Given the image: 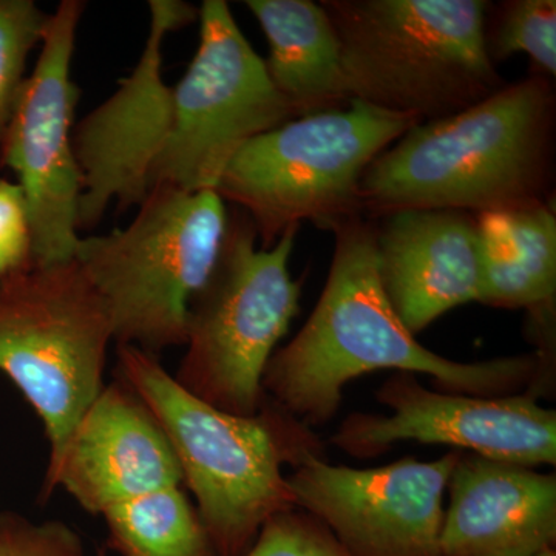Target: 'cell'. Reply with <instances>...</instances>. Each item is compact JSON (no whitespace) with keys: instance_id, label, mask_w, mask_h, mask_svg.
I'll use <instances>...</instances> for the list:
<instances>
[{"instance_id":"cell-1","label":"cell","mask_w":556,"mask_h":556,"mask_svg":"<svg viewBox=\"0 0 556 556\" xmlns=\"http://www.w3.org/2000/svg\"><path fill=\"white\" fill-rule=\"evenodd\" d=\"M331 232L334 255L316 308L263 376L278 407L309 428L325 426L342 407L348 383L380 369L430 376L437 390L467 396L551 394L555 371L536 353L456 362L420 345L380 283L375 223L357 215Z\"/></svg>"},{"instance_id":"cell-2","label":"cell","mask_w":556,"mask_h":556,"mask_svg":"<svg viewBox=\"0 0 556 556\" xmlns=\"http://www.w3.org/2000/svg\"><path fill=\"white\" fill-rule=\"evenodd\" d=\"M555 155L554 80L530 75L463 112L412 127L365 170L362 212L477 215L554 203Z\"/></svg>"},{"instance_id":"cell-3","label":"cell","mask_w":556,"mask_h":556,"mask_svg":"<svg viewBox=\"0 0 556 556\" xmlns=\"http://www.w3.org/2000/svg\"><path fill=\"white\" fill-rule=\"evenodd\" d=\"M116 346L118 376L169 438L214 555H247L270 518L295 507L283 467L325 457L320 438L269 397L254 416L211 407L179 386L159 357Z\"/></svg>"},{"instance_id":"cell-4","label":"cell","mask_w":556,"mask_h":556,"mask_svg":"<svg viewBox=\"0 0 556 556\" xmlns=\"http://www.w3.org/2000/svg\"><path fill=\"white\" fill-rule=\"evenodd\" d=\"M351 100L447 118L507 86L485 49L484 0H321Z\"/></svg>"},{"instance_id":"cell-5","label":"cell","mask_w":556,"mask_h":556,"mask_svg":"<svg viewBox=\"0 0 556 556\" xmlns=\"http://www.w3.org/2000/svg\"><path fill=\"white\" fill-rule=\"evenodd\" d=\"M123 229L80 237L75 260L104 300L116 345L185 346L190 302L217 265L229 212L215 190L156 186Z\"/></svg>"},{"instance_id":"cell-6","label":"cell","mask_w":556,"mask_h":556,"mask_svg":"<svg viewBox=\"0 0 556 556\" xmlns=\"http://www.w3.org/2000/svg\"><path fill=\"white\" fill-rule=\"evenodd\" d=\"M415 126L408 116L358 100L291 119L241 148L215 192L248 215L265 249L302 222L332 230L364 215L365 170Z\"/></svg>"},{"instance_id":"cell-7","label":"cell","mask_w":556,"mask_h":556,"mask_svg":"<svg viewBox=\"0 0 556 556\" xmlns=\"http://www.w3.org/2000/svg\"><path fill=\"white\" fill-rule=\"evenodd\" d=\"M298 232L258 249L248 215L229 212L217 265L190 302L186 354L174 376L211 407L254 416L268 401L265 369L300 309L302 283L288 268Z\"/></svg>"},{"instance_id":"cell-8","label":"cell","mask_w":556,"mask_h":556,"mask_svg":"<svg viewBox=\"0 0 556 556\" xmlns=\"http://www.w3.org/2000/svg\"><path fill=\"white\" fill-rule=\"evenodd\" d=\"M112 320L75 258L0 278V371L42 420L50 457L104 388Z\"/></svg>"},{"instance_id":"cell-9","label":"cell","mask_w":556,"mask_h":556,"mask_svg":"<svg viewBox=\"0 0 556 556\" xmlns=\"http://www.w3.org/2000/svg\"><path fill=\"white\" fill-rule=\"evenodd\" d=\"M199 20V49L172 86L169 137L153 166L150 189L215 190L241 148L294 119L228 2L204 0Z\"/></svg>"},{"instance_id":"cell-10","label":"cell","mask_w":556,"mask_h":556,"mask_svg":"<svg viewBox=\"0 0 556 556\" xmlns=\"http://www.w3.org/2000/svg\"><path fill=\"white\" fill-rule=\"evenodd\" d=\"M83 0H62L40 42L3 137L0 163L16 175L27 201L33 265L75 258L78 247L80 174L73 148L79 90L72 78Z\"/></svg>"},{"instance_id":"cell-11","label":"cell","mask_w":556,"mask_h":556,"mask_svg":"<svg viewBox=\"0 0 556 556\" xmlns=\"http://www.w3.org/2000/svg\"><path fill=\"white\" fill-rule=\"evenodd\" d=\"M376 399L391 413H353L329 444L357 459H375L397 442L415 441L530 468L556 464V412L532 391L467 396L428 390L416 375L396 372Z\"/></svg>"},{"instance_id":"cell-12","label":"cell","mask_w":556,"mask_h":556,"mask_svg":"<svg viewBox=\"0 0 556 556\" xmlns=\"http://www.w3.org/2000/svg\"><path fill=\"white\" fill-rule=\"evenodd\" d=\"M149 33L141 56L118 89L73 129L78 163L79 230L97 228L115 204L139 206L169 137L172 86L164 79V42L172 31L199 20V10L179 0H150Z\"/></svg>"},{"instance_id":"cell-13","label":"cell","mask_w":556,"mask_h":556,"mask_svg":"<svg viewBox=\"0 0 556 556\" xmlns=\"http://www.w3.org/2000/svg\"><path fill=\"white\" fill-rule=\"evenodd\" d=\"M460 452L375 468L316 457L294 468L295 507L328 527L353 556H441L444 496Z\"/></svg>"},{"instance_id":"cell-14","label":"cell","mask_w":556,"mask_h":556,"mask_svg":"<svg viewBox=\"0 0 556 556\" xmlns=\"http://www.w3.org/2000/svg\"><path fill=\"white\" fill-rule=\"evenodd\" d=\"M182 471L163 427L129 383L102 388L64 447L49 459L42 493L67 492L84 510L108 508L164 486H181Z\"/></svg>"},{"instance_id":"cell-15","label":"cell","mask_w":556,"mask_h":556,"mask_svg":"<svg viewBox=\"0 0 556 556\" xmlns=\"http://www.w3.org/2000/svg\"><path fill=\"white\" fill-rule=\"evenodd\" d=\"M379 218L376 249L380 283L413 336L448 311L478 302L473 214L450 208H405Z\"/></svg>"},{"instance_id":"cell-16","label":"cell","mask_w":556,"mask_h":556,"mask_svg":"<svg viewBox=\"0 0 556 556\" xmlns=\"http://www.w3.org/2000/svg\"><path fill=\"white\" fill-rule=\"evenodd\" d=\"M441 556H536L555 548L556 477L460 452Z\"/></svg>"},{"instance_id":"cell-17","label":"cell","mask_w":556,"mask_h":556,"mask_svg":"<svg viewBox=\"0 0 556 556\" xmlns=\"http://www.w3.org/2000/svg\"><path fill=\"white\" fill-rule=\"evenodd\" d=\"M477 219L478 303L526 309L535 353L555 361L556 215L554 203L481 212Z\"/></svg>"},{"instance_id":"cell-18","label":"cell","mask_w":556,"mask_h":556,"mask_svg":"<svg viewBox=\"0 0 556 556\" xmlns=\"http://www.w3.org/2000/svg\"><path fill=\"white\" fill-rule=\"evenodd\" d=\"M269 43L266 72L292 118L346 108L351 97L343 75L334 25L311 0H247Z\"/></svg>"},{"instance_id":"cell-19","label":"cell","mask_w":556,"mask_h":556,"mask_svg":"<svg viewBox=\"0 0 556 556\" xmlns=\"http://www.w3.org/2000/svg\"><path fill=\"white\" fill-rule=\"evenodd\" d=\"M121 556H215L197 508L181 486H164L101 515Z\"/></svg>"},{"instance_id":"cell-20","label":"cell","mask_w":556,"mask_h":556,"mask_svg":"<svg viewBox=\"0 0 556 556\" xmlns=\"http://www.w3.org/2000/svg\"><path fill=\"white\" fill-rule=\"evenodd\" d=\"M486 53L493 64L517 53L532 61V75L556 76L555 0H506L486 5L484 17Z\"/></svg>"},{"instance_id":"cell-21","label":"cell","mask_w":556,"mask_h":556,"mask_svg":"<svg viewBox=\"0 0 556 556\" xmlns=\"http://www.w3.org/2000/svg\"><path fill=\"white\" fill-rule=\"evenodd\" d=\"M49 20L33 0H0V139L27 79L28 56L42 42Z\"/></svg>"},{"instance_id":"cell-22","label":"cell","mask_w":556,"mask_h":556,"mask_svg":"<svg viewBox=\"0 0 556 556\" xmlns=\"http://www.w3.org/2000/svg\"><path fill=\"white\" fill-rule=\"evenodd\" d=\"M243 556H353L328 527L300 508H289L263 526Z\"/></svg>"},{"instance_id":"cell-23","label":"cell","mask_w":556,"mask_h":556,"mask_svg":"<svg viewBox=\"0 0 556 556\" xmlns=\"http://www.w3.org/2000/svg\"><path fill=\"white\" fill-rule=\"evenodd\" d=\"M83 540L62 521L33 522L0 511V556H84Z\"/></svg>"},{"instance_id":"cell-24","label":"cell","mask_w":556,"mask_h":556,"mask_svg":"<svg viewBox=\"0 0 556 556\" xmlns=\"http://www.w3.org/2000/svg\"><path fill=\"white\" fill-rule=\"evenodd\" d=\"M33 263L27 201L16 181L0 178V278Z\"/></svg>"},{"instance_id":"cell-25","label":"cell","mask_w":556,"mask_h":556,"mask_svg":"<svg viewBox=\"0 0 556 556\" xmlns=\"http://www.w3.org/2000/svg\"><path fill=\"white\" fill-rule=\"evenodd\" d=\"M536 556H556V552H555V548H552V551L543 552V554H540Z\"/></svg>"},{"instance_id":"cell-26","label":"cell","mask_w":556,"mask_h":556,"mask_svg":"<svg viewBox=\"0 0 556 556\" xmlns=\"http://www.w3.org/2000/svg\"><path fill=\"white\" fill-rule=\"evenodd\" d=\"M97 556H109V555H108V552H105V551H100V552H98V555H97Z\"/></svg>"}]
</instances>
